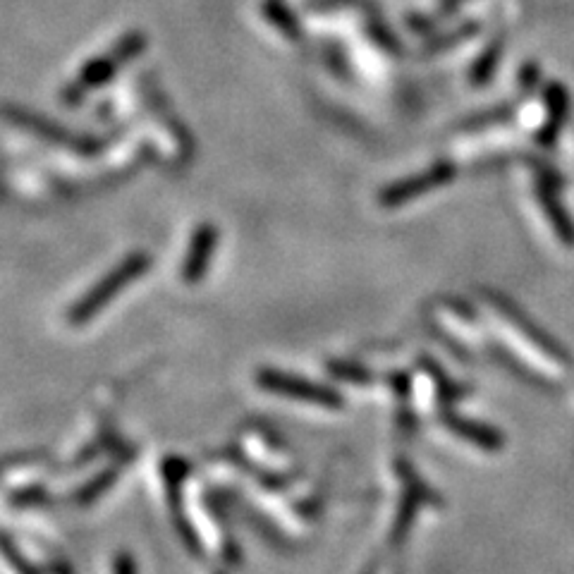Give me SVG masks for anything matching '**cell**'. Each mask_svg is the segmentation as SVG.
<instances>
[{
    "instance_id": "cell-1",
    "label": "cell",
    "mask_w": 574,
    "mask_h": 574,
    "mask_svg": "<svg viewBox=\"0 0 574 574\" xmlns=\"http://www.w3.org/2000/svg\"><path fill=\"white\" fill-rule=\"evenodd\" d=\"M149 264H151L149 254H144V252L127 256L118 268H113V271L108 273L99 285L91 287L87 295L79 299L75 307L70 309V314H67V321H70L72 326H82V323L94 319V316L99 314V311L106 307L113 297H118L120 292L125 290V285H130L132 280L142 278L144 273L149 271Z\"/></svg>"
},
{
    "instance_id": "cell-2",
    "label": "cell",
    "mask_w": 574,
    "mask_h": 574,
    "mask_svg": "<svg viewBox=\"0 0 574 574\" xmlns=\"http://www.w3.org/2000/svg\"><path fill=\"white\" fill-rule=\"evenodd\" d=\"M142 48H144V39L139 34H134V36H127V39L122 41L118 48H113L111 53H106L103 58L94 60V63H89L87 67H84L82 75H79L75 82H72L70 87L65 89V103L82 101L91 89L106 84L108 79H111L113 72H118L120 67L125 65L132 56H137Z\"/></svg>"
},
{
    "instance_id": "cell-3",
    "label": "cell",
    "mask_w": 574,
    "mask_h": 574,
    "mask_svg": "<svg viewBox=\"0 0 574 574\" xmlns=\"http://www.w3.org/2000/svg\"><path fill=\"white\" fill-rule=\"evenodd\" d=\"M256 381H259V386L268 390V393L283 395V398L304 400L321 407H340V395L335 393V390L323 388L319 383L307 381V378L285 374V371L264 369L259 376H256Z\"/></svg>"
},
{
    "instance_id": "cell-4",
    "label": "cell",
    "mask_w": 574,
    "mask_h": 574,
    "mask_svg": "<svg viewBox=\"0 0 574 574\" xmlns=\"http://www.w3.org/2000/svg\"><path fill=\"white\" fill-rule=\"evenodd\" d=\"M453 177H455V168L450 166V163H445V161L436 163V166L426 170V173L407 177V180H400V182H395V185H390L388 189H383L378 201H381L383 206H388V209H393V206L407 204V201L417 199L421 197V194L431 192V189L448 185Z\"/></svg>"
},
{
    "instance_id": "cell-5",
    "label": "cell",
    "mask_w": 574,
    "mask_h": 574,
    "mask_svg": "<svg viewBox=\"0 0 574 574\" xmlns=\"http://www.w3.org/2000/svg\"><path fill=\"white\" fill-rule=\"evenodd\" d=\"M216 242H218L216 228H213V225H201L197 235H194L192 244H189L185 264H182V278H185L187 283H197V280L204 278L211 256L216 252Z\"/></svg>"
},
{
    "instance_id": "cell-6",
    "label": "cell",
    "mask_w": 574,
    "mask_h": 574,
    "mask_svg": "<svg viewBox=\"0 0 574 574\" xmlns=\"http://www.w3.org/2000/svg\"><path fill=\"white\" fill-rule=\"evenodd\" d=\"M539 199H541L543 209H546V216L551 218L553 228L558 230L560 240H563L565 244H574V228H572L570 218H567L565 213H563V206H560L558 197H555L553 187L541 185V187H539Z\"/></svg>"
},
{
    "instance_id": "cell-7",
    "label": "cell",
    "mask_w": 574,
    "mask_h": 574,
    "mask_svg": "<svg viewBox=\"0 0 574 574\" xmlns=\"http://www.w3.org/2000/svg\"><path fill=\"white\" fill-rule=\"evenodd\" d=\"M548 113H551V118H548V125L543 127L539 137L541 144H551L553 139L558 137L560 125H563L567 115V94L560 84H553V87L548 89Z\"/></svg>"
},
{
    "instance_id": "cell-8",
    "label": "cell",
    "mask_w": 574,
    "mask_h": 574,
    "mask_svg": "<svg viewBox=\"0 0 574 574\" xmlns=\"http://www.w3.org/2000/svg\"><path fill=\"white\" fill-rule=\"evenodd\" d=\"M0 553L5 555V560H8V563L15 567V570L20 574H34V567L22 558V553L17 551L15 543L8 539V534H5V531H0Z\"/></svg>"
},
{
    "instance_id": "cell-9",
    "label": "cell",
    "mask_w": 574,
    "mask_h": 574,
    "mask_svg": "<svg viewBox=\"0 0 574 574\" xmlns=\"http://www.w3.org/2000/svg\"><path fill=\"white\" fill-rule=\"evenodd\" d=\"M266 15H268V20L276 22L285 34L297 36V22L292 20V15L283 8V5H280V3H268L266 5Z\"/></svg>"
},
{
    "instance_id": "cell-10",
    "label": "cell",
    "mask_w": 574,
    "mask_h": 574,
    "mask_svg": "<svg viewBox=\"0 0 574 574\" xmlns=\"http://www.w3.org/2000/svg\"><path fill=\"white\" fill-rule=\"evenodd\" d=\"M498 56H500V53L496 51V48H488L486 56L481 58L479 63H476L474 72H472V82L474 84H484L486 79H491L493 70H496V65H498Z\"/></svg>"
},
{
    "instance_id": "cell-11",
    "label": "cell",
    "mask_w": 574,
    "mask_h": 574,
    "mask_svg": "<svg viewBox=\"0 0 574 574\" xmlns=\"http://www.w3.org/2000/svg\"><path fill=\"white\" fill-rule=\"evenodd\" d=\"M115 574H137V563H134L130 553L118 555V560H115Z\"/></svg>"
},
{
    "instance_id": "cell-12",
    "label": "cell",
    "mask_w": 574,
    "mask_h": 574,
    "mask_svg": "<svg viewBox=\"0 0 574 574\" xmlns=\"http://www.w3.org/2000/svg\"><path fill=\"white\" fill-rule=\"evenodd\" d=\"M464 3H467V0H443V10L445 12H453V10H457Z\"/></svg>"
}]
</instances>
